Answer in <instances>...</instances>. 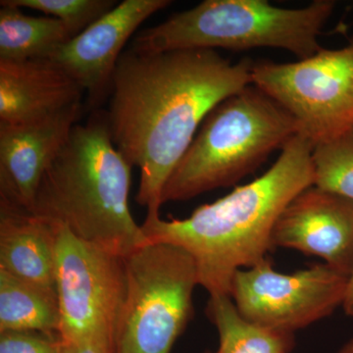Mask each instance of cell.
<instances>
[{
  "label": "cell",
  "instance_id": "6da1fadb",
  "mask_svg": "<svg viewBox=\"0 0 353 353\" xmlns=\"http://www.w3.org/2000/svg\"><path fill=\"white\" fill-rule=\"evenodd\" d=\"M254 62L213 50L121 55L108 112L118 152L141 170L136 201L160 216L165 185L209 113L252 83Z\"/></svg>",
  "mask_w": 353,
  "mask_h": 353
},
{
  "label": "cell",
  "instance_id": "7a4b0ae2",
  "mask_svg": "<svg viewBox=\"0 0 353 353\" xmlns=\"http://www.w3.org/2000/svg\"><path fill=\"white\" fill-rule=\"evenodd\" d=\"M313 145L297 134L266 173L226 196L196 208L185 219L146 215L148 243L180 246L196 262L209 296H228L234 274L267 259L272 233L285 206L314 185Z\"/></svg>",
  "mask_w": 353,
  "mask_h": 353
},
{
  "label": "cell",
  "instance_id": "3957f363",
  "mask_svg": "<svg viewBox=\"0 0 353 353\" xmlns=\"http://www.w3.org/2000/svg\"><path fill=\"white\" fill-rule=\"evenodd\" d=\"M132 167L114 145L108 112L97 109L44 172L32 213L124 259L148 243L130 210Z\"/></svg>",
  "mask_w": 353,
  "mask_h": 353
},
{
  "label": "cell",
  "instance_id": "277c9868",
  "mask_svg": "<svg viewBox=\"0 0 353 353\" xmlns=\"http://www.w3.org/2000/svg\"><path fill=\"white\" fill-rule=\"evenodd\" d=\"M297 134L296 120L283 106L252 83L248 85L202 122L165 185L162 204L236 185Z\"/></svg>",
  "mask_w": 353,
  "mask_h": 353
},
{
  "label": "cell",
  "instance_id": "5b68a950",
  "mask_svg": "<svg viewBox=\"0 0 353 353\" xmlns=\"http://www.w3.org/2000/svg\"><path fill=\"white\" fill-rule=\"evenodd\" d=\"M334 6L332 0H315L296 9L274 6L267 0H205L139 32L130 48L158 53L273 48L303 60L322 50L318 37Z\"/></svg>",
  "mask_w": 353,
  "mask_h": 353
},
{
  "label": "cell",
  "instance_id": "8992f818",
  "mask_svg": "<svg viewBox=\"0 0 353 353\" xmlns=\"http://www.w3.org/2000/svg\"><path fill=\"white\" fill-rule=\"evenodd\" d=\"M124 263L126 290L112 353H171L194 314L196 262L180 246L146 243Z\"/></svg>",
  "mask_w": 353,
  "mask_h": 353
},
{
  "label": "cell",
  "instance_id": "52a82bcc",
  "mask_svg": "<svg viewBox=\"0 0 353 353\" xmlns=\"http://www.w3.org/2000/svg\"><path fill=\"white\" fill-rule=\"evenodd\" d=\"M252 85L296 120L313 146L353 129V37L294 63L254 62Z\"/></svg>",
  "mask_w": 353,
  "mask_h": 353
},
{
  "label": "cell",
  "instance_id": "ba28073f",
  "mask_svg": "<svg viewBox=\"0 0 353 353\" xmlns=\"http://www.w3.org/2000/svg\"><path fill=\"white\" fill-rule=\"evenodd\" d=\"M55 283L61 345L88 341L112 347L126 290L124 259L58 227Z\"/></svg>",
  "mask_w": 353,
  "mask_h": 353
},
{
  "label": "cell",
  "instance_id": "9c48e42d",
  "mask_svg": "<svg viewBox=\"0 0 353 353\" xmlns=\"http://www.w3.org/2000/svg\"><path fill=\"white\" fill-rule=\"evenodd\" d=\"M347 282L326 263L282 274L266 259L234 274L230 296L248 321L294 334L343 305Z\"/></svg>",
  "mask_w": 353,
  "mask_h": 353
},
{
  "label": "cell",
  "instance_id": "30bf717a",
  "mask_svg": "<svg viewBox=\"0 0 353 353\" xmlns=\"http://www.w3.org/2000/svg\"><path fill=\"white\" fill-rule=\"evenodd\" d=\"M170 0H125L46 57L59 65L88 94V108L99 109L111 85L121 55L146 19Z\"/></svg>",
  "mask_w": 353,
  "mask_h": 353
},
{
  "label": "cell",
  "instance_id": "8fae6325",
  "mask_svg": "<svg viewBox=\"0 0 353 353\" xmlns=\"http://www.w3.org/2000/svg\"><path fill=\"white\" fill-rule=\"evenodd\" d=\"M274 248L320 257L350 278L353 271V201L312 185L303 190L279 216Z\"/></svg>",
  "mask_w": 353,
  "mask_h": 353
},
{
  "label": "cell",
  "instance_id": "7c38bea8",
  "mask_svg": "<svg viewBox=\"0 0 353 353\" xmlns=\"http://www.w3.org/2000/svg\"><path fill=\"white\" fill-rule=\"evenodd\" d=\"M82 102L43 119L0 124V201L32 213L44 172L68 141Z\"/></svg>",
  "mask_w": 353,
  "mask_h": 353
},
{
  "label": "cell",
  "instance_id": "4fadbf2b",
  "mask_svg": "<svg viewBox=\"0 0 353 353\" xmlns=\"http://www.w3.org/2000/svg\"><path fill=\"white\" fill-rule=\"evenodd\" d=\"M81 85L48 58L0 60V124L43 119L82 102Z\"/></svg>",
  "mask_w": 353,
  "mask_h": 353
},
{
  "label": "cell",
  "instance_id": "5bb4252c",
  "mask_svg": "<svg viewBox=\"0 0 353 353\" xmlns=\"http://www.w3.org/2000/svg\"><path fill=\"white\" fill-rule=\"evenodd\" d=\"M58 223L0 201V269L57 294Z\"/></svg>",
  "mask_w": 353,
  "mask_h": 353
},
{
  "label": "cell",
  "instance_id": "9a60e30c",
  "mask_svg": "<svg viewBox=\"0 0 353 353\" xmlns=\"http://www.w3.org/2000/svg\"><path fill=\"white\" fill-rule=\"evenodd\" d=\"M57 296L0 269V333L29 332L57 339Z\"/></svg>",
  "mask_w": 353,
  "mask_h": 353
},
{
  "label": "cell",
  "instance_id": "2e32d148",
  "mask_svg": "<svg viewBox=\"0 0 353 353\" xmlns=\"http://www.w3.org/2000/svg\"><path fill=\"white\" fill-rule=\"evenodd\" d=\"M0 4V60L46 58L72 39L57 18L26 15L4 0Z\"/></svg>",
  "mask_w": 353,
  "mask_h": 353
},
{
  "label": "cell",
  "instance_id": "e0dca14e",
  "mask_svg": "<svg viewBox=\"0 0 353 353\" xmlns=\"http://www.w3.org/2000/svg\"><path fill=\"white\" fill-rule=\"evenodd\" d=\"M208 319L219 334V347L205 353H290L294 334L264 328L246 320L231 296H209Z\"/></svg>",
  "mask_w": 353,
  "mask_h": 353
},
{
  "label": "cell",
  "instance_id": "ac0fdd59",
  "mask_svg": "<svg viewBox=\"0 0 353 353\" xmlns=\"http://www.w3.org/2000/svg\"><path fill=\"white\" fill-rule=\"evenodd\" d=\"M314 185L353 201V129L313 146Z\"/></svg>",
  "mask_w": 353,
  "mask_h": 353
},
{
  "label": "cell",
  "instance_id": "d6986e66",
  "mask_svg": "<svg viewBox=\"0 0 353 353\" xmlns=\"http://www.w3.org/2000/svg\"><path fill=\"white\" fill-rule=\"evenodd\" d=\"M6 3L39 11L61 21L71 34L78 36L117 6L113 0H4Z\"/></svg>",
  "mask_w": 353,
  "mask_h": 353
},
{
  "label": "cell",
  "instance_id": "ffe728a7",
  "mask_svg": "<svg viewBox=\"0 0 353 353\" xmlns=\"http://www.w3.org/2000/svg\"><path fill=\"white\" fill-rule=\"evenodd\" d=\"M0 353H60L57 339L29 332L0 333Z\"/></svg>",
  "mask_w": 353,
  "mask_h": 353
},
{
  "label": "cell",
  "instance_id": "44dd1931",
  "mask_svg": "<svg viewBox=\"0 0 353 353\" xmlns=\"http://www.w3.org/2000/svg\"><path fill=\"white\" fill-rule=\"evenodd\" d=\"M60 353H112V347L109 343L97 341H83L69 345L60 343Z\"/></svg>",
  "mask_w": 353,
  "mask_h": 353
},
{
  "label": "cell",
  "instance_id": "7402d4cb",
  "mask_svg": "<svg viewBox=\"0 0 353 353\" xmlns=\"http://www.w3.org/2000/svg\"><path fill=\"white\" fill-rule=\"evenodd\" d=\"M345 314L353 317V271L352 275L348 278L347 292H345V299H343V305Z\"/></svg>",
  "mask_w": 353,
  "mask_h": 353
},
{
  "label": "cell",
  "instance_id": "603a6c76",
  "mask_svg": "<svg viewBox=\"0 0 353 353\" xmlns=\"http://www.w3.org/2000/svg\"><path fill=\"white\" fill-rule=\"evenodd\" d=\"M338 353H353V339L345 343Z\"/></svg>",
  "mask_w": 353,
  "mask_h": 353
}]
</instances>
